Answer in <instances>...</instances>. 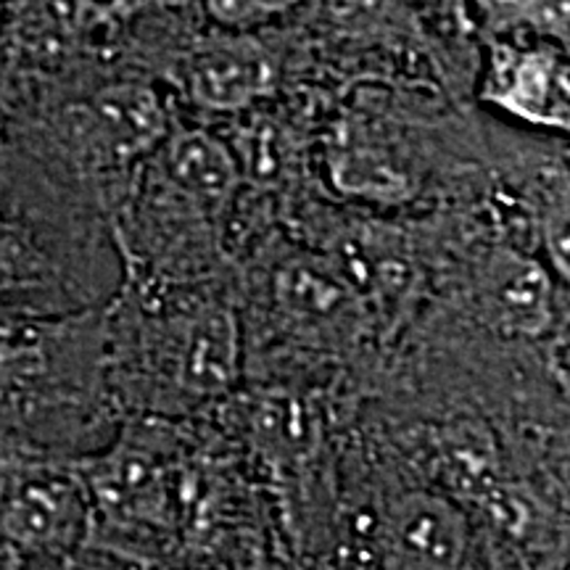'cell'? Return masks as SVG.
<instances>
[{"instance_id":"9","label":"cell","mask_w":570,"mask_h":570,"mask_svg":"<svg viewBox=\"0 0 570 570\" xmlns=\"http://www.w3.org/2000/svg\"><path fill=\"white\" fill-rule=\"evenodd\" d=\"M391 167L394 164L375 148H370L367 142L346 138L338 148L333 175L346 194L365 198V202L399 204L402 198H407L410 185L407 177Z\"/></svg>"},{"instance_id":"1","label":"cell","mask_w":570,"mask_h":570,"mask_svg":"<svg viewBox=\"0 0 570 570\" xmlns=\"http://www.w3.org/2000/svg\"><path fill=\"white\" fill-rule=\"evenodd\" d=\"M127 423L111 383L109 325L92 315L3 325V446L88 462Z\"/></svg>"},{"instance_id":"12","label":"cell","mask_w":570,"mask_h":570,"mask_svg":"<svg viewBox=\"0 0 570 570\" xmlns=\"http://www.w3.org/2000/svg\"><path fill=\"white\" fill-rule=\"evenodd\" d=\"M399 0H325V9L333 21L344 27H370L386 19L396 9Z\"/></svg>"},{"instance_id":"2","label":"cell","mask_w":570,"mask_h":570,"mask_svg":"<svg viewBox=\"0 0 570 570\" xmlns=\"http://www.w3.org/2000/svg\"><path fill=\"white\" fill-rule=\"evenodd\" d=\"M109 356L127 420H212L246 383V327L230 298L194 296L109 331Z\"/></svg>"},{"instance_id":"5","label":"cell","mask_w":570,"mask_h":570,"mask_svg":"<svg viewBox=\"0 0 570 570\" xmlns=\"http://www.w3.org/2000/svg\"><path fill=\"white\" fill-rule=\"evenodd\" d=\"M483 98L518 122L570 135V59L547 42H502L489 59Z\"/></svg>"},{"instance_id":"10","label":"cell","mask_w":570,"mask_h":570,"mask_svg":"<svg viewBox=\"0 0 570 570\" xmlns=\"http://www.w3.org/2000/svg\"><path fill=\"white\" fill-rule=\"evenodd\" d=\"M539 246L554 275L570 285V185L552 194L541 209Z\"/></svg>"},{"instance_id":"4","label":"cell","mask_w":570,"mask_h":570,"mask_svg":"<svg viewBox=\"0 0 570 570\" xmlns=\"http://www.w3.org/2000/svg\"><path fill=\"white\" fill-rule=\"evenodd\" d=\"M558 281L544 256L515 246L491 248L470 285L475 315L508 344H541L560 325Z\"/></svg>"},{"instance_id":"11","label":"cell","mask_w":570,"mask_h":570,"mask_svg":"<svg viewBox=\"0 0 570 570\" xmlns=\"http://www.w3.org/2000/svg\"><path fill=\"white\" fill-rule=\"evenodd\" d=\"M296 3L298 0H206V9L214 21H219L230 32H246L291 11Z\"/></svg>"},{"instance_id":"7","label":"cell","mask_w":570,"mask_h":570,"mask_svg":"<svg viewBox=\"0 0 570 570\" xmlns=\"http://www.w3.org/2000/svg\"><path fill=\"white\" fill-rule=\"evenodd\" d=\"M92 146L111 161H132L167 140L169 119L159 96L146 85H114L85 111Z\"/></svg>"},{"instance_id":"3","label":"cell","mask_w":570,"mask_h":570,"mask_svg":"<svg viewBox=\"0 0 570 570\" xmlns=\"http://www.w3.org/2000/svg\"><path fill=\"white\" fill-rule=\"evenodd\" d=\"M85 465L3 446V570L59 566L90 550Z\"/></svg>"},{"instance_id":"8","label":"cell","mask_w":570,"mask_h":570,"mask_svg":"<svg viewBox=\"0 0 570 570\" xmlns=\"http://www.w3.org/2000/svg\"><path fill=\"white\" fill-rule=\"evenodd\" d=\"M169 180L202 214H223L240 188L238 154L204 130H185L169 138Z\"/></svg>"},{"instance_id":"6","label":"cell","mask_w":570,"mask_h":570,"mask_svg":"<svg viewBox=\"0 0 570 570\" xmlns=\"http://www.w3.org/2000/svg\"><path fill=\"white\" fill-rule=\"evenodd\" d=\"M190 98L209 111H240L265 98L275 85V67L259 42L244 32L202 42L185 67Z\"/></svg>"}]
</instances>
